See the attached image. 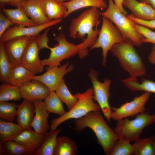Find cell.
<instances>
[{
	"mask_svg": "<svg viewBox=\"0 0 155 155\" xmlns=\"http://www.w3.org/2000/svg\"><path fill=\"white\" fill-rule=\"evenodd\" d=\"M100 111H91L82 118L75 119V129L78 131H82L86 127L91 129L104 153L110 155L119 138L114 129L108 125Z\"/></svg>",
	"mask_w": 155,
	"mask_h": 155,
	"instance_id": "obj_1",
	"label": "cell"
},
{
	"mask_svg": "<svg viewBox=\"0 0 155 155\" xmlns=\"http://www.w3.org/2000/svg\"><path fill=\"white\" fill-rule=\"evenodd\" d=\"M54 40L58 44L53 47L49 46L48 47V49L50 51L49 57L41 60L44 66H59L63 60L68 59L77 54L81 59L84 58L88 54V45L85 40L79 44H75L68 42L65 35L62 33L56 36Z\"/></svg>",
	"mask_w": 155,
	"mask_h": 155,
	"instance_id": "obj_2",
	"label": "cell"
},
{
	"mask_svg": "<svg viewBox=\"0 0 155 155\" xmlns=\"http://www.w3.org/2000/svg\"><path fill=\"white\" fill-rule=\"evenodd\" d=\"M129 40L116 44L110 49L113 55L118 59L121 67L129 73V77L135 78L146 73L144 64L133 46Z\"/></svg>",
	"mask_w": 155,
	"mask_h": 155,
	"instance_id": "obj_3",
	"label": "cell"
},
{
	"mask_svg": "<svg viewBox=\"0 0 155 155\" xmlns=\"http://www.w3.org/2000/svg\"><path fill=\"white\" fill-rule=\"evenodd\" d=\"M100 15L109 19L118 28L125 40L131 41L134 45L140 46L144 37L135 29L134 22L122 13L116 6L113 0H108L106 10Z\"/></svg>",
	"mask_w": 155,
	"mask_h": 155,
	"instance_id": "obj_4",
	"label": "cell"
},
{
	"mask_svg": "<svg viewBox=\"0 0 155 155\" xmlns=\"http://www.w3.org/2000/svg\"><path fill=\"white\" fill-rule=\"evenodd\" d=\"M117 122L114 130L119 139L130 142L134 141L140 138L145 128L155 122V112L150 114L144 112L136 116L133 119L127 118Z\"/></svg>",
	"mask_w": 155,
	"mask_h": 155,
	"instance_id": "obj_5",
	"label": "cell"
},
{
	"mask_svg": "<svg viewBox=\"0 0 155 155\" xmlns=\"http://www.w3.org/2000/svg\"><path fill=\"white\" fill-rule=\"evenodd\" d=\"M74 95L78 99L77 102L65 114L51 121L50 130L57 129L59 125L67 120L78 119L91 111L100 110L98 104L94 102L92 88H90L84 92L78 93Z\"/></svg>",
	"mask_w": 155,
	"mask_h": 155,
	"instance_id": "obj_6",
	"label": "cell"
},
{
	"mask_svg": "<svg viewBox=\"0 0 155 155\" xmlns=\"http://www.w3.org/2000/svg\"><path fill=\"white\" fill-rule=\"evenodd\" d=\"M100 13L98 8L93 7L73 18L69 28L70 37L84 40L86 35L92 33L95 30L94 28H97L100 24Z\"/></svg>",
	"mask_w": 155,
	"mask_h": 155,
	"instance_id": "obj_7",
	"label": "cell"
},
{
	"mask_svg": "<svg viewBox=\"0 0 155 155\" xmlns=\"http://www.w3.org/2000/svg\"><path fill=\"white\" fill-rule=\"evenodd\" d=\"M102 23L98 36L90 50L101 48L103 57L102 64L106 65L107 53L115 44L124 41L123 36L117 27L108 18L102 16Z\"/></svg>",
	"mask_w": 155,
	"mask_h": 155,
	"instance_id": "obj_8",
	"label": "cell"
},
{
	"mask_svg": "<svg viewBox=\"0 0 155 155\" xmlns=\"http://www.w3.org/2000/svg\"><path fill=\"white\" fill-rule=\"evenodd\" d=\"M98 72L93 69H90L88 73L93 85L94 99L97 102L104 116L110 123L112 110L108 100L111 95L109 91L112 82L109 79H105L103 82H100L98 80Z\"/></svg>",
	"mask_w": 155,
	"mask_h": 155,
	"instance_id": "obj_9",
	"label": "cell"
},
{
	"mask_svg": "<svg viewBox=\"0 0 155 155\" xmlns=\"http://www.w3.org/2000/svg\"><path fill=\"white\" fill-rule=\"evenodd\" d=\"M150 93L145 92L140 96L134 98L130 102L122 104L119 107H111V119L116 121L133 117L145 111V105L148 100Z\"/></svg>",
	"mask_w": 155,
	"mask_h": 155,
	"instance_id": "obj_10",
	"label": "cell"
},
{
	"mask_svg": "<svg viewBox=\"0 0 155 155\" xmlns=\"http://www.w3.org/2000/svg\"><path fill=\"white\" fill-rule=\"evenodd\" d=\"M67 62L61 66L48 67L43 74L38 75H34L32 80L38 81L44 84L50 91H55L64 76L73 69L72 65H69Z\"/></svg>",
	"mask_w": 155,
	"mask_h": 155,
	"instance_id": "obj_11",
	"label": "cell"
},
{
	"mask_svg": "<svg viewBox=\"0 0 155 155\" xmlns=\"http://www.w3.org/2000/svg\"><path fill=\"white\" fill-rule=\"evenodd\" d=\"M36 36L31 37L23 55L21 63L35 75L42 72L44 67L39 57L40 50Z\"/></svg>",
	"mask_w": 155,
	"mask_h": 155,
	"instance_id": "obj_12",
	"label": "cell"
},
{
	"mask_svg": "<svg viewBox=\"0 0 155 155\" xmlns=\"http://www.w3.org/2000/svg\"><path fill=\"white\" fill-rule=\"evenodd\" d=\"M62 19L53 20L44 24L35 26L26 27L16 24L9 28L0 38V42L5 43L13 38L21 36L37 35L42 30L61 22Z\"/></svg>",
	"mask_w": 155,
	"mask_h": 155,
	"instance_id": "obj_13",
	"label": "cell"
},
{
	"mask_svg": "<svg viewBox=\"0 0 155 155\" xmlns=\"http://www.w3.org/2000/svg\"><path fill=\"white\" fill-rule=\"evenodd\" d=\"M32 36L18 37L4 43L5 49L12 68L21 64L23 55Z\"/></svg>",
	"mask_w": 155,
	"mask_h": 155,
	"instance_id": "obj_14",
	"label": "cell"
},
{
	"mask_svg": "<svg viewBox=\"0 0 155 155\" xmlns=\"http://www.w3.org/2000/svg\"><path fill=\"white\" fill-rule=\"evenodd\" d=\"M34 103L35 114L32 127L36 133L46 135L50 129L48 122L49 113L42 100L32 101Z\"/></svg>",
	"mask_w": 155,
	"mask_h": 155,
	"instance_id": "obj_15",
	"label": "cell"
},
{
	"mask_svg": "<svg viewBox=\"0 0 155 155\" xmlns=\"http://www.w3.org/2000/svg\"><path fill=\"white\" fill-rule=\"evenodd\" d=\"M19 88L22 98L32 101L44 100L51 92L44 84L35 80H32Z\"/></svg>",
	"mask_w": 155,
	"mask_h": 155,
	"instance_id": "obj_16",
	"label": "cell"
},
{
	"mask_svg": "<svg viewBox=\"0 0 155 155\" xmlns=\"http://www.w3.org/2000/svg\"><path fill=\"white\" fill-rule=\"evenodd\" d=\"M123 5L136 18L144 20H155V9L146 3L136 0H124Z\"/></svg>",
	"mask_w": 155,
	"mask_h": 155,
	"instance_id": "obj_17",
	"label": "cell"
},
{
	"mask_svg": "<svg viewBox=\"0 0 155 155\" xmlns=\"http://www.w3.org/2000/svg\"><path fill=\"white\" fill-rule=\"evenodd\" d=\"M35 114L32 101L23 99L19 105L16 118L17 124L26 129H32V124Z\"/></svg>",
	"mask_w": 155,
	"mask_h": 155,
	"instance_id": "obj_18",
	"label": "cell"
},
{
	"mask_svg": "<svg viewBox=\"0 0 155 155\" xmlns=\"http://www.w3.org/2000/svg\"><path fill=\"white\" fill-rule=\"evenodd\" d=\"M21 7L26 15L37 25L44 24L51 22L43 11L41 0L25 1Z\"/></svg>",
	"mask_w": 155,
	"mask_h": 155,
	"instance_id": "obj_19",
	"label": "cell"
},
{
	"mask_svg": "<svg viewBox=\"0 0 155 155\" xmlns=\"http://www.w3.org/2000/svg\"><path fill=\"white\" fill-rule=\"evenodd\" d=\"M45 136L32 129H25L13 140L34 152L42 145Z\"/></svg>",
	"mask_w": 155,
	"mask_h": 155,
	"instance_id": "obj_20",
	"label": "cell"
},
{
	"mask_svg": "<svg viewBox=\"0 0 155 155\" xmlns=\"http://www.w3.org/2000/svg\"><path fill=\"white\" fill-rule=\"evenodd\" d=\"M61 3L67 9L64 18L77 10L86 7H96L101 10L107 7L105 0H71Z\"/></svg>",
	"mask_w": 155,
	"mask_h": 155,
	"instance_id": "obj_21",
	"label": "cell"
},
{
	"mask_svg": "<svg viewBox=\"0 0 155 155\" xmlns=\"http://www.w3.org/2000/svg\"><path fill=\"white\" fill-rule=\"evenodd\" d=\"M41 5L44 13L50 21L64 18L67 11L64 6L55 0H41Z\"/></svg>",
	"mask_w": 155,
	"mask_h": 155,
	"instance_id": "obj_22",
	"label": "cell"
},
{
	"mask_svg": "<svg viewBox=\"0 0 155 155\" xmlns=\"http://www.w3.org/2000/svg\"><path fill=\"white\" fill-rule=\"evenodd\" d=\"M0 10L14 24L26 27L38 26L26 15L21 7L15 9H7L5 7Z\"/></svg>",
	"mask_w": 155,
	"mask_h": 155,
	"instance_id": "obj_23",
	"label": "cell"
},
{
	"mask_svg": "<svg viewBox=\"0 0 155 155\" xmlns=\"http://www.w3.org/2000/svg\"><path fill=\"white\" fill-rule=\"evenodd\" d=\"M34 75L30 70L20 64L12 68L10 76V83L20 87L31 81Z\"/></svg>",
	"mask_w": 155,
	"mask_h": 155,
	"instance_id": "obj_24",
	"label": "cell"
},
{
	"mask_svg": "<svg viewBox=\"0 0 155 155\" xmlns=\"http://www.w3.org/2000/svg\"><path fill=\"white\" fill-rule=\"evenodd\" d=\"M25 129L18 124L0 119V142L13 140Z\"/></svg>",
	"mask_w": 155,
	"mask_h": 155,
	"instance_id": "obj_25",
	"label": "cell"
},
{
	"mask_svg": "<svg viewBox=\"0 0 155 155\" xmlns=\"http://www.w3.org/2000/svg\"><path fill=\"white\" fill-rule=\"evenodd\" d=\"M62 129L60 128L49 131L42 145L34 152V155H54L57 135Z\"/></svg>",
	"mask_w": 155,
	"mask_h": 155,
	"instance_id": "obj_26",
	"label": "cell"
},
{
	"mask_svg": "<svg viewBox=\"0 0 155 155\" xmlns=\"http://www.w3.org/2000/svg\"><path fill=\"white\" fill-rule=\"evenodd\" d=\"M77 150L73 140L66 136L57 137L54 155H75Z\"/></svg>",
	"mask_w": 155,
	"mask_h": 155,
	"instance_id": "obj_27",
	"label": "cell"
},
{
	"mask_svg": "<svg viewBox=\"0 0 155 155\" xmlns=\"http://www.w3.org/2000/svg\"><path fill=\"white\" fill-rule=\"evenodd\" d=\"M142 80L139 83L137 78L129 77L121 81L126 87L132 91H142L155 94V82L145 79Z\"/></svg>",
	"mask_w": 155,
	"mask_h": 155,
	"instance_id": "obj_28",
	"label": "cell"
},
{
	"mask_svg": "<svg viewBox=\"0 0 155 155\" xmlns=\"http://www.w3.org/2000/svg\"><path fill=\"white\" fill-rule=\"evenodd\" d=\"M130 142L122 139H119L113 147L110 155H130L134 154L139 145V139L131 144Z\"/></svg>",
	"mask_w": 155,
	"mask_h": 155,
	"instance_id": "obj_29",
	"label": "cell"
},
{
	"mask_svg": "<svg viewBox=\"0 0 155 155\" xmlns=\"http://www.w3.org/2000/svg\"><path fill=\"white\" fill-rule=\"evenodd\" d=\"M12 65L6 51L5 43L0 42V80L3 83H10Z\"/></svg>",
	"mask_w": 155,
	"mask_h": 155,
	"instance_id": "obj_30",
	"label": "cell"
},
{
	"mask_svg": "<svg viewBox=\"0 0 155 155\" xmlns=\"http://www.w3.org/2000/svg\"><path fill=\"white\" fill-rule=\"evenodd\" d=\"M22 98L19 87L10 83H3L0 86V102L20 100Z\"/></svg>",
	"mask_w": 155,
	"mask_h": 155,
	"instance_id": "obj_31",
	"label": "cell"
},
{
	"mask_svg": "<svg viewBox=\"0 0 155 155\" xmlns=\"http://www.w3.org/2000/svg\"><path fill=\"white\" fill-rule=\"evenodd\" d=\"M44 102L49 113H54L60 116L67 112L64 109L62 102L55 91H51Z\"/></svg>",
	"mask_w": 155,
	"mask_h": 155,
	"instance_id": "obj_32",
	"label": "cell"
},
{
	"mask_svg": "<svg viewBox=\"0 0 155 155\" xmlns=\"http://www.w3.org/2000/svg\"><path fill=\"white\" fill-rule=\"evenodd\" d=\"M55 93L62 102L64 103L69 110L76 104L78 99L69 92L63 79L55 90Z\"/></svg>",
	"mask_w": 155,
	"mask_h": 155,
	"instance_id": "obj_33",
	"label": "cell"
},
{
	"mask_svg": "<svg viewBox=\"0 0 155 155\" xmlns=\"http://www.w3.org/2000/svg\"><path fill=\"white\" fill-rule=\"evenodd\" d=\"M6 155H34V152L14 140L2 143Z\"/></svg>",
	"mask_w": 155,
	"mask_h": 155,
	"instance_id": "obj_34",
	"label": "cell"
},
{
	"mask_svg": "<svg viewBox=\"0 0 155 155\" xmlns=\"http://www.w3.org/2000/svg\"><path fill=\"white\" fill-rule=\"evenodd\" d=\"M19 104L7 101L0 102V117L1 119L13 122L16 119Z\"/></svg>",
	"mask_w": 155,
	"mask_h": 155,
	"instance_id": "obj_35",
	"label": "cell"
},
{
	"mask_svg": "<svg viewBox=\"0 0 155 155\" xmlns=\"http://www.w3.org/2000/svg\"><path fill=\"white\" fill-rule=\"evenodd\" d=\"M134 26L137 31L144 37L143 43H152L155 45V32L149 28L134 22Z\"/></svg>",
	"mask_w": 155,
	"mask_h": 155,
	"instance_id": "obj_36",
	"label": "cell"
},
{
	"mask_svg": "<svg viewBox=\"0 0 155 155\" xmlns=\"http://www.w3.org/2000/svg\"><path fill=\"white\" fill-rule=\"evenodd\" d=\"M135 155H155V151L150 137L144 138L143 142Z\"/></svg>",
	"mask_w": 155,
	"mask_h": 155,
	"instance_id": "obj_37",
	"label": "cell"
},
{
	"mask_svg": "<svg viewBox=\"0 0 155 155\" xmlns=\"http://www.w3.org/2000/svg\"><path fill=\"white\" fill-rule=\"evenodd\" d=\"M14 24L0 10V38L5 31Z\"/></svg>",
	"mask_w": 155,
	"mask_h": 155,
	"instance_id": "obj_38",
	"label": "cell"
},
{
	"mask_svg": "<svg viewBox=\"0 0 155 155\" xmlns=\"http://www.w3.org/2000/svg\"><path fill=\"white\" fill-rule=\"evenodd\" d=\"M50 27L46 29L42 34H39L36 36L37 41L40 50L44 48L48 49L49 46L48 44L49 39L48 34Z\"/></svg>",
	"mask_w": 155,
	"mask_h": 155,
	"instance_id": "obj_39",
	"label": "cell"
},
{
	"mask_svg": "<svg viewBox=\"0 0 155 155\" xmlns=\"http://www.w3.org/2000/svg\"><path fill=\"white\" fill-rule=\"evenodd\" d=\"M127 16L136 24L149 28L155 29V20H143L135 18L131 14L127 15Z\"/></svg>",
	"mask_w": 155,
	"mask_h": 155,
	"instance_id": "obj_40",
	"label": "cell"
},
{
	"mask_svg": "<svg viewBox=\"0 0 155 155\" xmlns=\"http://www.w3.org/2000/svg\"><path fill=\"white\" fill-rule=\"evenodd\" d=\"M24 0H0V8L1 9L6 6L16 8L21 7L24 2Z\"/></svg>",
	"mask_w": 155,
	"mask_h": 155,
	"instance_id": "obj_41",
	"label": "cell"
},
{
	"mask_svg": "<svg viewBox=\"0 0 155 155\" xmlns=\"http://www.w3.org/2000/svg\"><path fill=\"white\" fill-rule=\"evenodd\" d=\"M114 1L115 4L120 11L123 14L126 15L127 12L123 6L124 0H114Z\"/></svg>",
	"mask_w": 155,
	"mask_h": 155,
	"instance_id": "obj_42",
	"label": "cell"
},
{
	"mask_svg": "<svg viewBox=\"0 0 155 155\" xmlns=\"http://www.w3.org/2000/svg\"><path fill=\"white\" fill-rule=\"evenodd\" d=\"M150 62L152 64L155 65V45H154L151 48V50L148 57Z\"/></svg>",
	"mask_w": 155,
	"mask_h": 155,
	"instance_id": "obj_43",
	"label": "cell"
},
{
	"mask_svg": "<svg viewBox=\"0 0 155 155\" xmlns=\"http://www.w3.org/2000/svg\"><path fill=\"white\" fill-rule=\"evenodd\" d=\"M141 2L146 3L155 9V0H142Z\"/></svg>",
	"mask_w": 155,
	"mask_h": 155,
	"instance_id": "obj_44",
	"label": "cell"
},
{
	"mask_svg": "<svg viewBox=\"0 0 155 155\" xmlns=\"http://www.w3.org/2000/svg\"><path fill=\"white\" fill-rule=\"evenodd\" d=\"M6 154L5 152L2 143L0 142V155Z\"/></svg>",
	"mask_w": 155,
	"mask_h": 155,
	"instance_id": "obj_45",
	"label": "cell"
},
{
	"mask_svg": "<svg viewBox=\"0 0 155 155\" xmlns=\"http://www.w3.org/2000/svg\"><path fill=\"white\" fill-rule=\"evenodd\" d=\"M150 137L151 142L154 150L155 155V135H151Z\"/></svg>",
	"mask_w": 155,
	"mask_h": 155,
	"instance_id": "obj_46",
	"label": "cell"
},
{
	"mask_svg": "<svg viewBox=\"0 0 155 155\" xmlns=\"http://www.w3.org/2000/svg\"><path fill=\"white\" fill-rule=\"evenodd\" d=\"M55 1H57V2L60 3H64L65 2H67V1H69L71 0H55Z\"/></svg>",
	"mask_w": 155,
	"mask_h": 155,
	"instance_id": "obj_47",
	"label": "cell"
},
{
	"mask_svg": "<svg viewBox=\"0 0 155 155\" xmlns=\"http://www.w3.org/2000/svg\"><path fill=\"white\" fill-rule=\"evenodd\" d=\"M25 0V1H26V0Z\"/></svg>",
	"mask_w": 155,
	"mask_h": 155,
	"instance_id": "obj_48",
	"label": "cell"
}]
</instances>
